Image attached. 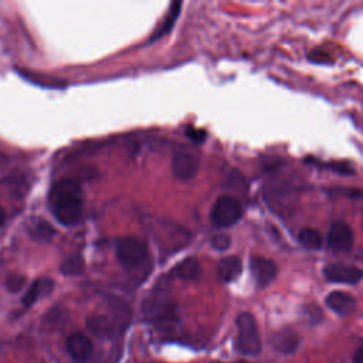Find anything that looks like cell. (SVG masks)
Segmentation results:
<instances>
[{"instance_id": "1", "label": "cell", "mask_w": 363, "mask_h": 363, "mask_svg": "<svg viewBox=\"0 0 363 363\" xmlns=\"http://www.w3.org/2000/svg\"><path fill=\"white\" fill-rule=\"evenodd\" d=\"M50 208L54 217L65 225L79 221L84 210V199L79 184L75 180L64 179L57 182L50 191Z\"/></svg>"}, {"instance_id": "2", "label": "cell", "mask_w": 363, "mask_h": 363, "mask_svg": "<svg viewBox=\"0 0 363 363\" xmlns=\"http://www.w3.org/2000/svg\"><path fill=\"white\" fill-rule=\"evenodd\" d=\"M237 342L235 346L240 353L245 356H255L261 352V339L258 326L250 312H241L237 316Z\"/></svg>"}, {"instance_id": "3", "label": "cell", "mask_w": 363, "mask_h": 363, "mask_svg": "<svg viewBox=\"0 0 363 363\" xmlns=\"http://www.w3.org/2000/svg\"><path fill=\"white\" fill-rule=\"evenodd\" d=\"M147 257L146 244L136 237H123L116 242V258L128 271L140 268L147 261Z\"/></svg>"}, {"instance_id": "4", "label": "cell", "mask_w": 363, "mask_h": 363, "mask_svg": "<svg viewBox=\"0 0 363 363\" xmlns=\"http://www.w3.org/2000/svg\"><path fill=\"white\" fill-rule=\"evenodd\" d=\"M242 216L241 203L233 196H220L210 211L211 223L217 227L225 228L234 225Z\"/></svg>"}, {"instance_id": "5", "label": "cell", "mask_w": 363, "mask_h": 363, "mask_svg": "<svg viewBox=\"0 0 363 363\" xmlns=\"http://www.w3.org/2000/svg\"><path fill=\"white\" fill-rule=\"evenodd\" d=\"M323 275L330 282L356 284L363 278V269L349 264L333 262V264H328L323 268Z\"/></svg>"}, {"instance_id": "6", "label": "cell", "mask_w": 363, "mask_h": 363, "mask_svg": "<svg viewBox=\"0 0 363 363\" xmlns=\"http://www.w3.org/2000/svg\"><path fill=\"white\" fill-rule=\"evenodd\" d=\"M251 272H252V277H254L257 285L264 288L275 279L278 267L269 258H265L261 255H254L251 258Z\"/></svg>"}, {"instance_id": "7", "label": "cell", "mask_w": 363, "mask_h": 363, "mask_svg": "<svg viewBox=\"0 0 363 363\" xmlns=\"http://www.w3.org/2000/svg\"><path fill=\"white\" fill-rule=\"evenodd\" d=\"M353 244V231L342 221H336L330 225L328 233V245L336 251H346Z\"/></svg>"}, {"instance_id": "8", "label": "cell", "mask_w": 363, "mask_h": 363, "mask_svg": "<svg viewBox=\"0 0 363 363\" xmlns=\"http://www.w3.org/2000/svg\"><path fill=\"white\" fill-rule=\"evenodd\" d=\"M172 169L177 179L187 182L196 176L199 169V162L196 156L189 152H177L173 157Z\"/></svg>"}, {"instance_id": "9", "label": "cell", "mask_w": 363, "mask_h": 363, "mask_svg": "<svg viewBox=\"0 0 363 363\" xmlns=\"http://www.w3.org/2000/svg\"><path fill=\"white\" fill-rule=\"evenodd\" d=\"M65 347H67V352L71 354V357L78 360V362L86 360L91 356L92 349H94L92 342L84 333H72V335H69L67 337Z\"/></svg>"}, {"instance_id": "10", "label": "cell", "mask_w": 363, "mask_h": 363, "mask_svg": "<svg viewBox=\"0 0 363 363\" xmlns=\"http://www.w3.org/2000/svg\"><path fill=\"white\" fill-rule=\"evenodd\" d=\"M269 343L277 352L288 354V353H292L296 350V347L299 345V337L294 330L282 329L272 335V337L269 339Z\"/></svg>"}, {"instance_id": "11", "label": "cell", "mask_w": 363, "mask_h": 363, "mask_svg": "<svg viewBox=\"0 0 363 363\" xmlns=\"http://www.w3.org/2000/svg\"><path fill=\"white\" fill-rule=\"evenodd\" d=\"M326 305L337 315H349L356 306V299L347 292L333 291L326 296Z\"/></svg>"}, {"instance_id": "12", "label": "cell", "mask_w": 363, "mask_h": 363, "mask_svg": "<svg viewBox=\"0 0 363 363\" xmlns=\"http://www.w3.org/2000/svg\"><path fill=\"white\" fill-rule=\"evenodd\" d=\"M52 288H54V282L51 279L48 278L35 279L23 298L24 306H31L37 299H40L44 295H48L52 291Z\"/></svg>"}, {"instance_id": "13", "label": "cell", "mask_w": 363, "mask_h": 363, "mask_svg": "<svg viewBox=\"0 0 363 363\" xmlns=\"http://www.w3.org/2000/svg\"><path fill=\"white\" fill-rule=\"evenodd\" d=\"M86 326L98 337H111L115 332V325L106 315H91L86 319Z\"/></svg>"}, {"instance_id": "14", "label": "cell", "mask_w": 363, "mask_h": 363, "mask_svg": "<svg viewBox=\"0 0 363 363\" xmlns=\"http://www.w3.org/2000/svg\"><path fill=\"white\" fill-rule=\"evenodd\" d=\"M201 267L200 262L197 261V258L194 257H189L186 259H183L180 264H177L173 269V274L183 281H193L197 279L200 275Z\"/></svg>"}, {"instance_id": "15", "label": "cell", "mask_w": 363, "mask_h": 363, "mask_svg": "<svg viewBox=\"0 0 363 363\" xmlns=\"http://www.w3.org/2000/svg\"><path fill=\"white\" fill-rule=\"evenodd\" d=\"M241 269H242L241 259L235 255L225 257L218 264V275L225 282L234 281L241 274Z\"/></svg>"}, {"instance_id": "16", "label": "cell", "mask_w": 363, "mask_h": 363, "mask_svg": "<svg viewBox=\"0 0 363 363\" xmlns=\"http://www.w3.org/2000/svg\"><path fill=\"white\" fill-rule=\"evenodd\" d=\"M30 234L34 240H40V241H48L51 240V237L54 235V228L51 227L50 223H47L43 218H37L34 220L30 227Z\"/></svg>"}, {"instance_id": "17", "label": "cell", "mask_w": 363, "mask_h": 363, "mask_svg": "<svg viewBox=\"0 0 363 363\" xmlns=\"http://www.w3.org/2000/svg\"><path fill=\"white\" fill-rule=\"evenodd\" d=\"M299 242L309 250H318L322 247V235L315 228H303L298 234Z\"/></svg>"}, {"instance_id": "18", "label": "cell", "mask_w": 363, "mask_h": 363, "mask_svg": "<svg viewBox=\"0 0 363 363\" xmlns=\"http://www.w3.org/2000/svg\"><path fill=\"white\" fill-rule=\"evenodd\" d=\"M84 269V259L81 255H69L61 264V271L65 275H77Z\"/></svg>"}, {"instance_id": "19", "label": "cell", "mask_w": 363, "mask_h": 363, "mask_svg": "<svg viewBox=\"0 0 363 363\" xmlns=\"http://www.w3.org/2000/svg\"><path fill=\"white\" fill-rule=\"evenodd\" d=\"M180 7H182V3H176V1H174V3H172V4H170L169 13H167V16H166V18H164V21H163L162 27L157 30V33H156L155 38H157V37L163 35L164 33H167V31L173 27L174 21H176V18H177V16H179V13H180Z\"/></svg>"}, {"instance_id": "20", "label": "cell", "mask_w": 363, "mask_h": 363, "mask_svg": "<svg viewBox=\"0 0 363 363\" xmlns=\"http://www.w3.org/2000/svg\"><path fill=\"white\" fill-rule=\"evenodd\" d=\"M26 285V277L21 274H10L6 279V288L10 292H18Z\"/></svg>"}, {"instance_id": "21", "label": "cell", "mask_w": 363, "mask_h": 363, "mask_svg": "<svg viewBox=\"0 0 363 363\" xmlns=\"http://www.w3.org/2000/svg\"><path fill=\"white\" fill-rule=\"evenodd\" d=\"M308 58L313 62H319V64H328V62H332V58H330V54L326 52V51H322V50H313L308 54Z\"/></svg>"}, {"instance_id": "22", "label": "cell", "mask_w": 363, "mask_h": 363, "mask_svg": "<svg viewBox=\"0 0 363 363\" xmlns=\"http://www.w3.org/2000/svg\"><path fill=\"white\" fill-rule=\"evenodd\" d=\"M211 245H213L214 248L220 250V251L227 250V248L230 247V237H228V235H223V234L216 235V237L213 238V241H211Z\"/></svg>"}, {"instance_id": "23", "label": "cell", "mask_w": 363, "mask_h": 363, "mask_svg": "<svg viewBox=\"0 0 363 363\" xmlns=\"http://www.w3.org/2000/svg\"><path fill=\"white\" fill-rule=\"evenodd\" d=\"M187 135H189L193 140H196V142L203 140V139H204V136H206V133H204L203 130H200V129H194V128H190V129L187 130Z\"/></svg>"}, {"instance_id": "24", "label": "cell", "mask_w": 363, "mask_h": 363, "mask_svg": "<svg viewBox=\"0 0 363 363\" xmlns=\"http://www.w3.org/2000/svg\"><path fill=\"white\" fill-rule=\"evenodd\" d=\"M353 362H354V363H363V346H360V347L356 350V353H354V356H353Z\"/></svg>"}, {"instance_id": "25", "label": "cell", "mask_w": 363, "mask_h": 363, "mask_svg": "<svg viewBox=\"0 0 363 363\" xmlns=\"http://www.w3.org/2000/svg\"><path fill=\"white\" fill-rule=\"evenodd\" d=\"M4 220H6V213H4V210L0 207V225L4 223Z\"/></svg>"}, {"instance_id": "26", "label": "cell", "mask_w": 363, "mask_h": 363, "mask_svg": "<svg viewBox=\"0 0 363 363\" xmlns=\"http://www.w3.org/2000/svg\"><path fill=\"white\" fill-rule=\"evenodd\" d=\"M237 363H247V362H237Z\"/></svg>"}]
</instances>
